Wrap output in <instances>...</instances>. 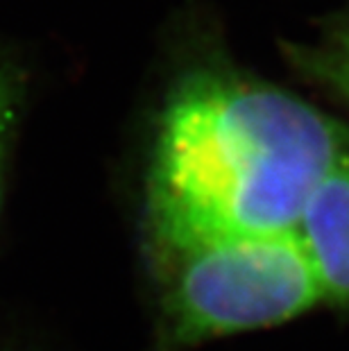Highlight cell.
<instances>
[{
	"label": "cell",
	"mask_w": 349,
	"mask_h": 351,
	"mask_svg": "<svg viewBox=\"0 0 349 351\" xmlns=\"http://www.w3.org/2000/svg\"><path fill=\"white\" fill-rule=\"evenodd\" d=\"M347 154L349 130L313 104L225 66H200L170 91L154 143L159 247L295 231Z\"/></svg>",
	"instance_id": "6da1fadb"
},
{
	"label": "cell",
	"mask_w": 349,
	"mask_h": 351,
	"mask_svg": "<svg viewBox=\"0 0 349 351\" xmlns=\"http://www.w3.org/2000/svg\"><path fill=\"white\" fill-rule=\"evenodd\" d=\"M170 338L197 342L284 324L324 302L295 231L163 247Z\"/></svg>",
	"instance_id": "7a4b0ae2"
},
{
	"label": "cell",
	"mask_w": 349,
	"mask_h": 351,
	"mask_svg": "<svg viewBox=\"0 0 349 351\" xmlns=\"http://www.w3.org/2000/svg\"><path fill=\"white\" fill-rule=\"evenodd\" d=\"M295 234L324 302L349 306V154L313 191Z\"/></svg>",
	"instance_id": "3957f363"
},
{
	"label": "cell",
	"mask_w": 349,
	"mask_h": 351,
	"mask_svg": "<svg viewBox=\"0 0 349 351\" xmlns=\"http://www.w3.org/2000/svg\"><path fill=\"white\" fill-rule=\"evenodd\" d=\"M293 64L349 102V25L333 29L313 46L291 48Z\"/></svg>",
	"instance_id": "277c9868"
},
{
	"label": "cell",
	"mask_w": 349,
	"mask_h": 351,
	"mask_svg": "<svg viewBox=\"0 0 349 351\" xmlns=\"http://www.w3.org/2000/svg\"><path fill=\"white\" fill-rule=\"evenodd\" d=\"M19 102H21V82L12 66L0 57V193H3L7 150H10L14 127H16V118H19Z\"/></svg>",
	"instance_id": "5b68a950"
}]
</instances>
